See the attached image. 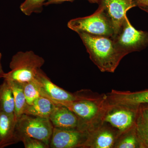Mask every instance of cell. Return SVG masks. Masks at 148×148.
<instances>
[{
	"label": "cell",
	"instance_id": "6da1fadb",
	"mask_svg": "<svg viewBox=\"0 0 148 148\" xmlns=\"http://www.w3.org/2000/svg\"><path fill=\"white\" fill-rule=\"evenodd\" d=\"M91 61L102 72L113 73L125 56L118 47L113 38L78 33Z\"/></svg>",
	"mask_w": 148,
	"mask_h": 148
},
{
	"label": "cell",
	"instance_id": "7a4b0ae2",
	"mask_svg": "<svg viewBox=\"0 0 148 148\" xmlns=\"http://www.w3.org/2000/svg\"><path fill=\"white\" fill-rule=\"evenodd\" d=\"M80 99L73 101L53 102L67 107L79 117L88 130L101 122L108 104L106 94H95L90 90H79Z\"/></svg>",
	"mask_w": 148,
	"mask_h": 148
},
{
	"label": "cell",
	"instance_id": "3957f363",
	"mask_svg": "<svg viewBox=\"0 0 148 148\" xmlns=\"http://www.w3.org/2000/svg\"><path fill=\"white\" fill-rule=\"evenodd\" d=\"M45 62L42 57L32 51H19L12 56L10 63L11 71L5 73L3 79L21 83L32 81Z\"/></svg>",
	"mask_w": 148,
	"mask_h": 148
},
{
	"label": "cell",
	"instance_id": "277c9868",
	"mask_svg": "<svg viewBox=\"0 0 148 148\" xmlns=\"http://www.w3.org/2000/svg\"><path fill=\"white\" fill-rule=\"evenodd\" d=\"M53 127L49 119L23 114L17 118L15 127L16 143L24 137L41 140L49 146Z\"/></svg>",
	"mask_w": 148,
	"mask_h": 148
},
{
	"label": "cell",
	"instance_id": "5b68a950",
	"mask_svg": "<svg viewBox=\"0 0 148 148\" xmlns=\"http://www.w3.org/2000/svg\"><path fill=\"white\" fill-rule=\"evenodd\" d=\"M68 27L78 33L83 32L93 36L113 38L114 32L110 21L103 10L98 8L92 14L73 18L68 22Z\"/></svg>",
	"mask_w": 148,
	"mask_h": 148
},
{
	"label": "cell",
	"instance_id": "8992f818",
	"mask_svg": "<svg viewBox=\"0 0 148 148\" xmlns=\"http://www.w3.org/2000/svg\"><path fill=\"white\" fill-rule=\"evenodd\" d=\"M139 110V107L108 104L101 122L116 129L120 135L135 127Z\"/></svg>",
	"mask_w": 148,
	"mask_h": 148
},
{
	"label": "cell",
	"instance_id": "52a82bcc",
	"mask_svg": "<svg viewBox=\"0 0 148 148\" xmlns=\"http://www.w3.org/2000/svg\"><path fill=\"white\" fill-rule=\"evenodd\" d=\"M113 39L120 50L126 56L147 46L148 32L135 29L126 16L119 32Z\"/></svg>",
	"mask_w": 148,
	"mask_h": 148
},
{
	"label": "cell",
	"instance_id": "ba28073f",
	"mask_svg": "<svg viewBox=\"0 0 148 148\" xmlns=\"http://www.w3.org/2000/svg\"><path fill=\"white\" fill-rule=\"evenodd\" d=\"M119 135L116 129L101 122L88 130L82 148H114Z\"/></svg>",
	"mask_w": 148,
	"mask_h": 148
},
{
	"label": "cell",
	"instance_id": "9c48e42d",
	"mask_svg": "<svg viewBox=\"0 0 148 148\" xmlns=\"http://www.w3.org/2000/svg\"><path fill=\"white\" fill-rule=\"evenodd\" d=\"M98 4L112 25L113 38L119 32L127 12L138 6L135 0H99Z\"/></svg>",
	"mask_w": 148,
	"mask_h": 148
},
{
	"label": "cell",
	"instance_id": "30bf717a",
	"mask_svg": "<svg viewBox=\"0 0 148 148\" xmlns=\"http://www.w3.org/2000/svg\"><path fill=\"white\" fill-rule=\"evenodd\" d=\"M35 81L42 96L49 98L52 102L73 101L79 99L78 91L71 93L57 86L41 69L37 73Z\"/></svg>",
	"mask_w": 148,
	"mask_h": 148
},
{
	"label": "cell",
	"instance_id": "8fae6325",
	"mask_svg": "<svg viewBox=\"0 0 148 148\" xmlns=\"http://www.w3.org/2000/svg\"><path fill=\"white\" fill-rule=\"evenodd\" d=\"M87 136V130L53 127L49 148H82Z\"/></svg>",
	"mask_w": 148,
	"mask_h": 148
},
{
	"label": "cell",
	"instance_id": "7c38bea8",
	"mask_svg": "<svg viewBox=\"0 0 148 148\" xmlns=\"http://www.w3.org/2000/svg\"><path fill=\"white\" fill-rule=\"evenodd\" d=\"M49 119L53 127L87 130V127L79 117L62 105L56 104Z\"/></svg>",
	"mask_w": 148,
	"mask_h": 148
},
{
	"label": "cell",
	"instance_id": "4fadbf2b",
	"mask_svg": "<svg viewBox=\"0 0 148 148\" xmlns=\"http://www.w3.org/2000/svg\"><path fill=\"white\" fill-rule=\"evenodd\" d=\"M107 101L110 105H122L139 107L148 105V89L130 92L112 90L106 94Z\"/></svg>",
	"mask_w": 148,
	"mask_h": 148
},
{
	"label": "cell",
	"instance_id": "5bb4252c",
	"mask_svg": "<svg viewBox=\"0 0 148 148\" xmlns=\"http://www.w3.org/2000/svg\"><path fill=\"white\" fill-rule=\"evenodd\" d=\"M16 120L14 114L0 112V148L17 143L15 138Z\"/></svg>",
	"mask_w": 148,
	"mask_h": 148
},
{
	"label": "cell",
	"instance_id": "9a60e30c",
	"mask_svg": "<svg viewBox=\"0 0 148 148\" xmlns=\"http://www.w3.org/2000/svg\"><path fill=\"white\" fill-rule=\"evenodd\" d=\"M56 104L43 96L37 98L31 105H27L24 114L49 119Z\"/></svg>",
	"mask_w": 148,
	"mask_h": 148
},
{
	"label": "cell",
	"instance_id": "2e32d148",
	"mask_svg": "<svg viewBox=\"0 0 148 148\" xmlns=\"http://www.w3.org/2000/svg\"><path fill=\"white\" fill-rule=\"evenodd\" d=\"M0 112L8 114H14L15 112L13 92L5 80L0 85Z\"/></svg>",
	"mask_w": 148,
	"mask_h": 148
},
{
	"label": "cell",
	"instance_id": "e0dca14e",
	"mask_svg": "<svg viewBox=\"0 0 148 148\" xmlns=\"http://www.w3.org/2000/svg\"><path fill=\"white\" fill-rule=\"evenodd\" d=\"M5 80L8 83L13 92L15 103V114L16 118L24 114L27 103L24 95L23 84Z\"/></svg>",
	"mask_w": 148,
	"mask_h": 148
},
{
	"label": "cell",
	"instance_id": "ac0fdd59",
	"mask_svg": "<svg viewBox=\"0 0 148 148\" xmlns=\"http://www.w3.org/2000/svg\"><path fill=\"white\" fill-rule=\"evenodd\" d=\"M114 148H142L135 126L119 135Z\"/></svg>",
	"mask_w": 148,
	"mask_h": 148
},
{
	"label": "cell",
	"instance_id": "d6986e66",
	"mask_svg": "<svg viewBox=\"0 0 148 148\" xmlns=\"http://www.w3.org/2000/svg\"><path fill=\"white\" fill-rule=\"evenodd\" d=\"M135 127L142 148H148V119L140 107Z\"/></svg>",
	"mask_w": 148,
	"mask_h": 148
},
{
	"label": "cell",
	"instance_id": "ffe728a7",
	"mask_svg": "<svg viewBox=\"0 0 148 148\" xmlns=\"http://www.w3.org/2000/svg\"><path fill=\"white\" fill-rule=\"evenodd\" d=\"M47 0H25L21 4V11L27 16L32 13H40L42 12L43 6Z\"/></svg>",
	"mask_w": 148,
	"mask_h": 148
},
{
	"label": "cell",
	"instance_id": "44dd1931",
	"mask_svg": "<svg viewBox=\"0 0 148 148\" xmlns=\"http://www.w3.org/2000/svg\"><path fill=\"white\" fill-rule=\"evenodd\" d=\"M23 88L26 101L28 105H31L38 98L42 96L35 79L32 81L24 83Z\"/></svg>",
	"mask_w": 148,
	"mask_h": 148
},
{
	"label": "cell",
	"instance_id": "7402d4cb",
	"mask_svg": "<svg viewBox=\"0 0 148 148\" xmlns=\"http://www.w3.org/2000/svg\"><path fill=\"white\" fill-rule=\"evenodd\" d=\"M20 142L23 143L25 148H49V146L44 142L31 137H23L20 139Z\"/></svg>",
	"mask_w": 148,
	"mask_h": 148
},
{
	"label": "cell",
	"instance_id": "603a6c76",
	"mask_svg": "<svg viewBox=\"0 0 148 148\" xmlns=\"http://www.w3.org/2000/svg\"><path fill=\"white\" fill-rule=\"evenodd\" d=\"M75 0H47L45 3V6H48L52 4H60L65 2H73ZM91 3L98 4L99 0H86Z\"/></svg>",
	"mask_w": 148,
	"mask_h": 148
},
{
	"label": "cell",
	"instance_id": "cb8c5ba5",
	"mask_svg": "<svg viewBox=\"0 0 148 148\" xmlns=\"http://www.w3.org/2000/svg\"><path fill=\"white\" fill-rule=\"evenodd\" d=\"M140 7H148V0H135Z\"/></svg>",
	"mask_w": 148,
	"mask_h": 148
},
{
	"label": "cell",
	"instance_id": "d4e9b609",
	"mask_svg": "<svg viewBox=\"0 0 148 148\" xmlns=\"http://www.w3.org/2000/svg\"><path fill=\"white\" fill-rule=\"evenodd\" d=\"M139 107L144 114L148 119V105H142Z\"/></svg>",
	"mask_w": 148,
	"mask_h": 148
},
{
	"label": "cell",
	"instance_id": "484cf974",
	"mask_svg": "<svg viewBox=\"0 0 148 148\" xmlns=\"http://www.w3.org/2000/svg\"><path fill=\"white\" fill-rule=\"evenodd\" d=\"M2 54L0 52V79L3 78L4 76L5 73L3 71L2 66L1 62Z\"/></svg>",
	"mask_w": 148,
	"mask_h": 148
},
{
	"label": "cell",
	"instance_id": "4316f807",
	"mask_svg": "<svg viewBox=\"0 0 148 148\" xmlns=\"http://www.w3.org/2000/svg\"><path fill=\"white\" fill-rule=\"evenodd\" d=\"M140 8L142 9V10H144V11H145L147 12L148 13V7H140Z\"/></svg>",
	"mask_w": 148,
	"mask_h": 148
}]
</instances>
